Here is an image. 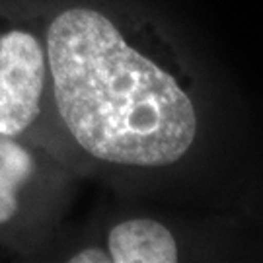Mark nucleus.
Listing matches in <instances>:
<instances>
[{"instance_id": "nucleus-1", "label": "nucleus", "mask_w": 263, "mask_h": 263, "mask_svg": "<svg viewBox=\"0 0 263 263\" xmlns=\"http://www.w3.org/2000/svg\"><path fill=\"white\" fill-rule=\"evenodd\" d=\"M53 117L90 158L131 168L181 160L197 135L193 102L117 24L76 4L45 20Z\"/></svg>"}, {"instance_id": "nucleus-2", "label": "nucleus", "mask_w": 263, "mask_h": 263, "mask_svg": "<svg viewBox=\"0 0 263 263\" xmlns=\"http://www.w3.org/2000/svg\"><path fill=\"white\" fill-rule=\"evenodd\" d=\"M53 105L45 49V22L0 16V133L45 146Z\"/></svg>"}, {"instance_id": "nucleus-3", "label": "nucleus", "mask_w": 263, "mask_h": 263, "mask_svg": "<svg viewBox=\"0 0 263 263\" xmlns=\"http://www.w3.org/2000/svg\"><path fill=\"white\" fill-rule=\"evenodd\" d=\"M51 189V152L0 133V236L18 240L39 216Z\"/></svg>"}, {"instance_id": "nucleus-4", "label": "nucleus", "mask_w": 263, "mask_h": 263, "mask_svg": "<svg viewBox=\"0 0 263 263\" xmlns=\"http://www.w3.org/2000/svg\"><path fill=\"white\" fill-rule=\"evenodd\" d=\"M105 244L109 263H174L179 257L174 234L152 218H131L115 224Z\"/></svg>"}, {"instance_id": "nucleus-5", "label": "nucleus", "mask_w": 263, "mask_h": 263, "mask_svg": "<svg viewBox=\"0 0 263 263\" xmlns=\"http://www.w3.org/2000/svg\"><path fill=\"white\" fill-rule=\"evenodd\" d=\"M66 261L72 263H109V257L104 250L100 248H82L70 257H66Z\"/></svg>"}]
</instances>
